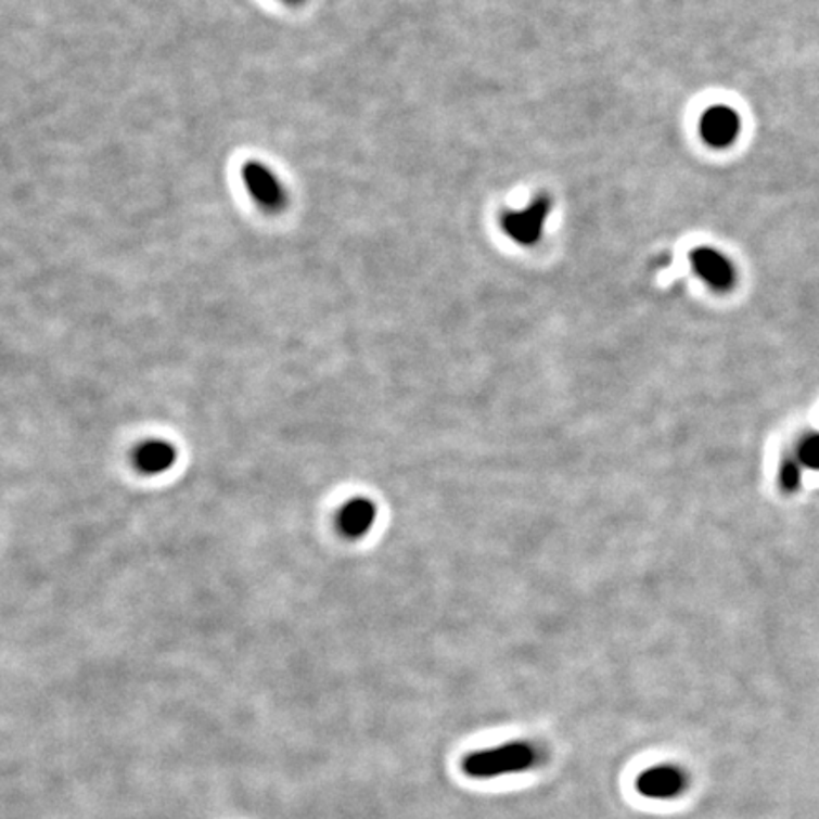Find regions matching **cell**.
<instances>
[{
  "mask_svg": "<svg viewBox=\"0 0 819 819\" xmlns=\"http://www.w3.org/2000/svg\"><path fill=\"white\" fill-rule=\"evenodd\" d=\"M545 760V752L537 744L519 740L497 747L469 753L461 768L473 780H494L501 776L520 775L539 767Z\"/></svg>",
  "mask_w": 819,
  "mask_h": 819,
  "instance_id": "obj_1",
  "label": "cell"
},
{
  "mask_svg": "<svg viewBox=\"0 0 819 819\" xmlns=\"http://www.w3.org/2000/svg\"><path fill=\"white\" fill-rule=\"evenodd\" d=\"M550 197L539 196L524 209L511 210L503 217V230L519 245L529 247L541 240L542 228L550 215Z\"/></svg>",
  "mask_w": 819,
  "mask_h": 819,
  "instance_id": "obj_2",
  "label": "cell"
},
{
  "mask_svg": "<svg viewBox=\"0 0 819 819\" xmlns=\"http://www.w3.org/2000/svg\"><path fill=\"white\" fill-rule=\"evenodd\" d=\"M687 782L689 778L681 768L676 765H658L641 772L636 782V790L645 798L666 801L681 795L687 790Z\"/></svg>",
  "mask_w": 819,
  "mask_h": 819,
  "instance_id": "obj_3",
  "label": "cell"
},
{
  "mask_svg": "<svg viewBox=\"0 0 819 819\" xmlns=\"http://www.w3.org/2000/svg\"><path fill=\"white\" fill-rule=\"evenodd\" d=\"M740 129V116L734 108L727 105L709 106L700 120V136L714 149H727L734 144Z\"/></svg>",
  "mask_w": 819,
  "mask_h": 819,
  "instance_id": "obj_4",
  "label": "cell"
},
{
  "mask_svg": "<svg viewBox=\"0 0 819 819\" xmlns=\"http://www.w3.org/2000/svg\"><path fill=\"white\" fill-rule=\"evenodd\" d=\"M241 177L247 187L248 194L253 196L256 204L263 205L264 209H281L285 204V192L281 182L260 162H247L241 169Z\"/></svg>",
  "mask_w": 819,
  "mask_h": 819,
  "instance_id": "obj_5",
  "label": "cell"
},
{
  "mask_svg": "<svg viewBox=\"0 0 819 819\" xmlns=\"http://www.w3.org/2000/svg\"><path fill=\"white\" fill-rule=\"evenodd\" d=\"M691 266L694 273L715 291H727L734 285V266L727 256L715 248H694L691 253Z\"/></svg>",
  "mask_w": 819,
  "mask_h": 819,
  "instance_id": "obj_6",
  "label": "cell"
},
{
  "mask_svg": "<svg viewBox=\"0 0 819 819\" xmlns=\"http://www.w3.org/2000/svg\"><path fill=\"white\" fill-rule=\"evenodd\" d=\"M372 522H374V507L364 499H357L354 503L347 504L342 512V526L349 535L367 534Z\"/></svg>",
  "mask_w": 819,
  "mask_h": 819,
  "instance_id": "obj_7",
  "label": "cell"
},
{
  "mask_svg": "<svg viewBox=\"0 0 819 819\" xmlns=\"http://www.w3.org/2000/svg\"><path fill=\"white\" fill-rule=\"evenodd\" d=\"M175 451L169 444L151 443L139 451V465L149 473H162L174 463Z\"/></svg>",
  "mask_w": 819,
  "mask_h": 819,
  "instance_id": "obj_8",
  "label": "cell"
},
{
  "mask_svg": "<svg viewBox=\"0 0 819 819\" xmlns=\"http://www.w3.org/2000/svg\"><path fill=\"white\" fill-rule=\"evenodd\" d=\"M797 456L803 465L819 471V433L803 438V443L798 444Z\"/></svg>",
  "mask_w": 819,
  "mask_h": 819,
  "instance_id": "obj_9",
  "label": "cell"
},
{
  "mask_svg": "<svg viewBox=\"0 0 819 819\" xmlns=\"http://www.w3.org/2000/svg\"><path fill=\"white\" fill-rule=\"evenodd\" d=\"M780 478H782V486L785 491H795L801 484V471L793 461H788V463H783Z\"/></svg>",
  "mask_w": 819,
  "mask_h": 819,
  "instance_id": "obj_10",
  "label": "cell"
},
{
  "mask_svg": "<svg viewBox=\"0 0 819 819\" xmlns=\"http://www.w3.org/2000/svg\"><path fill=\"white\" fill-rule=\"evenodd\" d=\"M283 2H286V4H300L304 0H283Z\"/></svg>",
  "mask_w": 819,
  "mask_h": 819,
  "instance_id": "obj_11",
  "label": "cell"
}]
</instances>
